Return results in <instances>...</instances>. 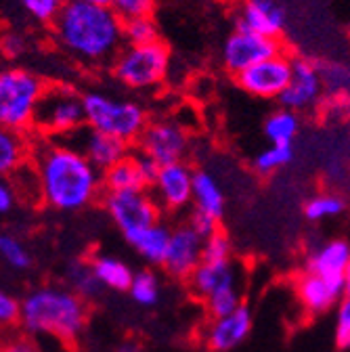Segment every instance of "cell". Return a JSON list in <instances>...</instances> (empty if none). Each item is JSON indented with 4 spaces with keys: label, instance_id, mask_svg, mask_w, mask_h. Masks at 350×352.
I'll return each instance as SVG.
<instances>
[{
    "label": "cell",
    "instance_id": "obj_1",
    "mask_svg": "<svg viewBox=\"0 0 350 352\" xmlns=\"http://www.w3.org/2000/svg\"><path fill=\"white\" fill-rule=\"evenodd\" d=\"M40 199L59 212H78L91 206L103 189L99 172L67 141L45 139L32 147Z\"/></svg>",
    "mask_w": 350,
    "mask_h": 352
},
{
    "label": "cell",
    "instance_id": "obj_2",
    "mask_svg": "<svg viewBox=\"0 0 350 352\" xmlns=\"http://www.w3.org/2000/svg\"><path fill=\"white\" fill-rule=\"evenodd\" d=\"M53 28L61 47L84 63H103L122 51L124 21L111 7L69 0Z\"/></svg>",
    "mask_w": 350,
    "mask_h": 352
},
{
    "label": "cell",
    "instance_id": "obj_3",
    "mask_svg": "<svg viewBox=\"0 0 350 352\" xmlns=\"http://www.w3.org/2000/svg\"><path fill=\"white\" fill-rule=\"evenodd\" d=\"M89 319V302L69 287L42 285L21 300V321L30 336H51L63 342L76 340Z\"/></svg>",
    "mask_w": 350,
    "mask_h": 352
},
{
    "label": "cell",
    "instance_id": "obj_4",
    "mask_svg": "<svg viewBox=\"0 0 350 352\" xmlns=\"http://www.w3.org/2000/svg\"><path fill=\"white\" fill-rule=\"evenodd\" d=\"M82 101L86 126L111 135L128 145L139 141L149 126L147 111L135 101L118 99L105 93H86Z\"/></svg>",
    "mask_w": 350,
    "mask_h": 352
},
{
    "label": "cell",
    "instance_id": "obj_5",
    "mask_svg": "<svg viewBox=\"0 0 350 352\" xmlns=\"http://www.w3.org/2000/svg\"><path fill=\"white\" fill-rule=\"evenodd\" d=\"M45 93L47 84L36 74L21 67L0 69V126L21 132L32 128Z\"/></svg>",
    "mask_w": 350,
    "mask_h": 352
},
{
    "label": "cell",
    "instance_id": "obj_6",
    "mask_svg": "<svg viewBox=\"0 0 350 352\" xmlns=\"http://www.w3.org/2000/svg\"><path fill=\"white\" fill-rule=\"evenodd\" d=\"M170 67V51L164 42L153 44H126L113 59V76L120 84L145 91L166 78Z\"/></svg>",
    "mask_w": 350,
    "mask_h": 352
},
{
    "label": "cell",
    "instance_id": "obj_7",
    "mask_svg": "<svg viewBox=\"0 0 350 352\" xmlns=\"http://www.w3.org/2000/svg\"><path fill=\"white\" fill-rule=\"evenodd\" d=\"M82 124H86L82 97L63 86L47 88L34 120V126L42 135L55 139L69 137L82 128Z\"/></svg>",
    "mask_w": 350,
    "mask_h": 352
},
{
    "label": "cell",
    "instance_id": "obj_8",
    "mask_svg": "<svg viewBox=\"0 0 350 352\" xmlns=\"http://www.w3.org/2000/svg\"><path fill=\"white\" fill-rule=\"evenodd\" d=\"M103 208L124 237L160 223L162 214L149 191H105Z\"/></svg>",
    "mask_w": 350,
    "mask_h": 352
},
{
    "label": "cell",
    "instance_id": "obj_9",
    "mask_svg": "<svg viewBox=\"0 0 350 352\" xmlns=\"http://www.w3.org/2000/svg\"><path fill=\"white\" fill-rule=\"evenodd\" d=\"M281 42L279 38H269V36H262L250 30H241L235 28L233 34L225 40L223 44V65L227 67V72L231 74H241L248 67L260 63V61H267L271 57L281 55Z\"/></svg>",
    "mask_w": 350,
    "mask_h": 352
},
{
    "label": "cell",
    "instance_id": "obj_10",
    "mask_svg": "<svg viewBox=\"0 0 350 352\" xmlns=\"http://www.w3.org/2000/svg\"><path fill=\"white\" fill-rule=\"evenodd\" d=\"M294 76V61L283 53L271 57L267 61H260L245 72L237 74L235 80L241 91L256 99H279L281 93L287 88Z\"/></svg>",
    "mask_w": 350,
    "mask_h": 352
},
{
    "label": "cell",
    "instance_id": "obj_11",
    "mask_svg": "<svg viewBox=\"0 0 350 352\" xmlns=\"http://www.w3.org/2000/svg\"><path fill=\"white\" fill-rule=\"evenodd\" d=\"M137 143H139V151L155 160L160 166L185 162V155L189 151L187 130L174 120L149 122V126L145 128Z\"/></svg>",
    "mask_w": 350,
    "mask_h": 352
},
{
    "label": "cell",
    "instance_id": "obj_12",
    "mask_svg": "<svg viewBox=\"0 0 350 352\" xmlns=\"http://www.w3.org/2000/svg\"><path fill=\"white\" fill-rule=\"evenodd\" d=\"M193 176L185 162H174L160 166L157 176L151 185V195L164 212H181L193 204Z\"/></svg>",
    "mask_w": 350,
    "mask_h": 352
},
{
    "label": "cell",
    "instance_id": "obj_13",
    "mask_svg": "<svg viewBox=\"0 0 350 352\" xmlns=\"http://www.w3.org/2000/svg\"><path fill=\"white\" fill-rule=\"evenodd\" d=\"M204 260V237H199L189 225H179L172 229L170 245L164 258L162 269L166 275L179 281H189L195 269Z\"/></svg>",
    "mask_w": 350,
    "mask_h": 352
},
{
    "label": "cell",
    "instance_id": "obj_14",
    "mask_svg": "<svg viewBox=\"0 0 350 352\" xmlns=\"http://www.w3.org/2000/svg\"><path fill=\"white\" fill-rule=\"evenodd\" d=\"M160 164L149 155L137 151L124 157L113 168L103 172V189L105 191H147L151 189Z\"/></svg>",
    "mask_w": 350,
    "mask_h": 352
},
{
    "label": "cell",
    "instance_id": "obj_15",
    "mask_svg": "<svg viewBox=\"0 0 350 352\" xmlns=\"http://www.w3.org/2000/svg\"><path fill=\"white\" fill-rule=\"evenodd\" d=\"M69 145H74L86 160H89L99 172H107L109 168H113L118 162H122L124 157L130 155V145L105 135V132L86 128V130H76L74 135L65 137Z\"/></svg>",
    "mask_w": 350,
    "mask_h": 352
},
{
    "label": "cell",
    "instance_id": "obj_16",
    "mask_svg": "<svg viewBox=\"0 0 350 352\" xmlns=\"http://www.w3.org/2000/svg\"><path fill=\"white\" fill-rule=\"evenodd\" d=\"M323 93V80L315 63L306 59H296L294 61V76L287 88L277 99L283 109H289L294 113L309 111L313 109Z\"/></svg>",
    "mask_w": 350,
    "mask_h": 352
},
{
    "label": "cell",
    "instance_id": "obj_17",
    "mask_svg": "<svg viewBox=\"0 0 350 352\" xmlns=\"http://www.w3.org/2000/svg\"><path fill=\"white\" fill-rule=\"evenodd\" d=\"M296 296L300 306L309 315L327 313L344 298V279L325 277L319 273L302 271L296 281Z\"/></svg>",
    "mask_w": 350,
    "mask_h": 352
},
{
    "label": "cell",
    "instance_id": "obj_18",
    "mask_svg": "<svg viewBox=\"0 0 350 352\" xmlns=\"http://www.w3.org/2000/svg\"><path fill=\"white\" fill-rule=\"evenodd\" d=\"M285 9L277 0H243L237 15V25L269 38H279L285 30Z\"/></svg>",
    "mask_w": 350,
    "mask_h": 352
},
{
    "label": "cell",
    "instance_id": "obj_19",
    "mask_svg": "<svg viewBox=\"0 0 350 352\" xmlns=\"http://www.w3.org/2000/svg\"><path fill=\"white\" fill-rule=\"evenodd\" d=\"M252 331V313L248 306H239L235 313L212 319L206 329V342L214 352H231L248 340Z\"/></svg>",
    "mask_w": 350,
    "mask_h": 352
},
{
    "label": "cell",
    "instance_id": "obj_20",
    "mask_svg": "<svg viewBox=\"0 0 350 352\" xmlns=\"http://www.w3.org/2000/svg\"><path fill=\"white\" fill-rule=\"evenodd\" d=\"M350 262V243L346 239H329L306 256L304 271L319 273L333 279H344V271Z\"/></svg>",
    "mask_w": 350,
    "mask_h": 352
},
{
    "label": "cell",
    "instance_id": "obj_21",
    "mask_svg": "<svg viewBox=\"0 0 350 352\" xmlns=\"http://www.w3.org/2000/svg\"><path fill=\"white\" fill-rule=\"evenodd\" d=\"M231 285H237V271H235L231 260H227V262H201L195 269V273L189 277L191 292L201 300H208L218 289H225Z\"/></svg>",
    "mask_w": 350,
    "mask_h": 352
},
{
    "label": "cell",
    "instance_id": "obj_22",
    "mask_svg": "<svg viewBox=\"0 0 350 352\" xmlns=\"http://www.w3.org/2000/svg\"><path fill=\"white\" fill-rule=\"evenodd\" d=\"M170 237H172V229L164 223H155L135 235L126 237V241L147 264L162 267L170 245Z\"/></svg>",
    "mask_w": 350,
    "mask_h": 352
},
{
    "label": "cell",
    "instance_id": "obj_23",
    "mask_svg": "<svg viewBox=\"0 0 350 352\" xmlns=\"http://www.w3.org/2000/svg\"><path fill=\"white\" fill-rule=\"evenodd\" d=\"M225 206H227V199H225L221 183H218L210 172L195 170V176H193V208L216 218V220H221L225 214Z\"/></svg>",
    "mask_w": 350,
    "mask_h": 352
},
{
    "label": "cell",
    "instance_id": "obj_24",
    "mask_svg": "<svg viewBox=\"0 0 350 352\" xmlns=\"http://www.w3.org/2000/svg\"><path fill=\"white\" fill-rule=\"evenodd\" d=\"M32 153V141L21 130H11L0 126V176H11L19 172Z\"/></svg>",
    "mask_w": 350,
    "mask_h": 352
},
{
    "label": "cell",
    "instance_id": "obj_25",
    "mask_svg": "<svg viewBox=\"0 0 350 352\" xmlns=\"http://www.w3.org/2000/svg\"><path fill=\"white\" fill-rule=\"evenodd\" d=\"M65 281H67V287L72 292H76L82 300L91 302V300H97L101 294H103V283L99 281L95 269H93V262L89 260H72L65 269Z\"/></svg>",
    "mask_w": 350,
    "mask_h": 352
},
{
    "label": "cell",
    "instance_id": "obj_26",
    "mask_svg": "<svg viewBox=\"0 0 350 352\" xmlns=\"http://www.w3.org/2000/svg\"><path fill=\"white\" fill-rule=\"evenodd\" d=\"M93 269L99 277V281L103 283L105 289H113V292H128L130 285H133L135 279V271L128 267V264L116 256H105L99 254L93 260Z\"/></svg>",
    "mask_w": 350,
    "mask_h": 352
},
{
    "label": "cell",
    "instance_id": "obj_27",
    "mask_svg": "<svg viewBox=\"0 0 350 352\" xmlns=\"http://www.w3.org/2000/svg\"><path fill=\"white\" fill-rule=\"evenodd\" d=\"M300 130V118L298 113L279 107L273 111L265 122V137L271 145H292Z\"/></svg>",
    "mask_w": 350,
    "mask_h": 352
},
{
    "label": "cell",
    "instance_id": "obj_28",
    "mask_svg": "<svg viewBox=\"0 0 350 352\" xmlns=\"http://www.w3.org/2000/svg\"><path fill=\"white\" fill-rule=\"evenodd\" d=\"M128 294H130V298H133L135 304H139L143 308L155 306L160 302V296H162V281L149 269L137 271L135 273V279H133V285H130V289H128Z\"/></svg>",
    "mask_w": 350,
    "mask_h": 352
},
{
    "label": "cell",
    "instance_id": "obj_29",
    "mask_svg": "<svg viewBox=\"0 0 350 352\" xmlns=\"http://www.w3.org/2000/svg\"><path fill=\"white\" fill-rule=\"evenodd\" d=\"M346 204L333 193H317L304 201V216L311 223H321L327 218H336L344 212Z\"/></svg>",
    "mask_w": 350,
    "mask_h": 352
},
{
    "label": "cell",
    "instance_id": "obj_30",
    "mask_svg": "<svg viewBox=\"0 0 350 352\" xmlns=\"http://www.w3.org/2000/svg\"><path fill=\"white\" fill-rule=\"evenodd\" d=\"M294 160V147L292 145H269L254 157V168L260 174H271L283 166H287Z\"/></svg>",
    "mask_w": 350,
    "mask_h": 352
},
{
    "label": "cell",
    "instance_id": "obj_31",
    "mask_svg": "<svg viewBox=\"0 0 350 352\" xmlns=\"http://www.w3.org/2000/svg\"><path fill=\"white\" fill-rule=\"evenodd\" d=\"M206 302V308L212 319H221L227 317L231 313H235L237 308L241 306V294L237 285L225 287V289H218L216 294H212Z\"/></svg>",
    "mask_w": 350,
    "mask_h": 352
},
{
    "label": "cell",
    "instance_id": "obj_32",
    "mask_svg": "<svg viewBox=\"0 0 350 352\" xmlns=\"http://www.w3.org/2000/svg\"><path fill=\"white\" fill-rule=\"evenodd\" d=\"M124 42L126 44H153L160 42V32L157 25L151 17H137L124 21Z\"/></svg>",
    "mask_w": 350,
    "mask_h": 352
},
{
    "label": "cell",
    "instance_id": "obj_33",
    "mask_svg": "<svg viewBox=\"0 0 350 352\" xmlns=\"http://www.w3.org/2000/svg\"><path fill=\"white\" fill-rule=\"evenodd\" d=\"M0 258L15 271H28L32 267V254L13 235H0Z\"/></svg>",
    "mask_w": 350,
    "mask_h": 352
},
{
    "label": "cell",
    "instance_id": "obj_34",
    "mask_svg": "<svg viewBox=\"0 0 350 352\" xmlns=\"http://www.w3.org/2000/svg\"><path fill=\"white\" fill-rule=\"evenodd\" d=\"M69 0H21V7L38 23H55Z\"/></svg>",
    "mask_w": 350,
    "mask_h": 352
},
{
    "label": "cell",
    "instance_id": "obj_35",
    "mask_svg": "<svg viewBox=\"0 0 350 352\" xmlns=\"http://www.w3.org/2000/svg\"><path fill=\"white\" fill-rule=\"evenodd\" d=\"M231 239L225 233H214L208 239H204V260L201 262H227L231 260Z\"/></svg>",
    "mask_w": 350,
    "mask_h": 352
},
{
    "label": "cell",
    "instance_id": "obj_36",
    "mask_svg": "<svg viewBox=\"0 0 350 352\" xmlns=\"http://www.w3.org/2000/svg\"><path fill=\"white\" fill-rule=\"evenodd\" d=\"M111 9L118 13L122 21L137 19V17H149L153 9V0H113Z\"/></svg>",
    "mask_w": 350,
    "mask_h": 352
},
{
    "label": "cell",
    "instance_id": "obj_37",
    "mask_svg": "<svg viewBox=\"0 0 350 352\" xmlns=\"http://www.w3.org/2000/svg\"><path fill=\"white\" fill-rule=\"evenodd\" d=\"M21 321V300L0 287V329L13 327Z\"/></svg>",
    "mask_w": 350,
    "mask_h": 352
},
{
    "label": "cell",
    "instance_id": "obj_38",
    "mask_svg": "<svg viewBox=\"0 0 350 352\" xmlns=\"http://www.w3.org/2000/svg\"><path fill=\"white\" fill-rule=\"evenodd\" d=\"M336 342L340 348H350V296H344L336 313Z\"/></svg>",
    "mask_w": 350,
    "mask_h": 352
},
{
    "label": "cell",
    "instance_id": "obj_39",
    "mask_svg": "<svg viewBox=\"0 0 350 352\" xmlns=\"http://www.w3.org/2000/svg\"><path fill=\"white\" fill-rule=\"evenodd\" d=\"M218 223H221V220H216V218H212V216H208V214H204V212H199L195 208H193V212H191V216L187 220V225L204 239L218 233Z\"/></svg>",
    "mask_w": 350,
    "mask_h": 352
},
{
    "label": "cell",
    "instance_id": "obj_40",
    "mask_svg": "<svg viewBox=\"0 0 350 352\" xmlns=\"http://www.w3.org/2000/svg\"><path fill=\"white\" fill-rule=\"evenodd\" d=\"M0 352H40V348L30 333H17L0 342Z\"/></svg>",
    "mask_w": 350,
    "mask_h": 352
},
{
    "label": "cell",
    "instance_id": "obj_41",
    "mask_svg": "<svg viewBox=\"0 0 350 352\" xmlns=\"http://www.w3.org/2000/svg\"><path fill=\"white\" fill-rule=\"evenodd\" d=\"M28 49V42L21 34H7L0 38V51H3L5 57L9 59H15V57H21Z\"/></svg>",
    "mask_w": 350,
    "mask_h": 352
},
{
    "label": "cell",
    "instance_id": "obj_42",
    "mask_svg": "<svg viewBox=\"0 0 350 352\" xmlns=\"http://www.w3.org/2000/svg\"><path fill=\"white\" fill-rule=\"evenodd\" d=\"M15 206V191L13 187L0 176V214H7L11 212Z\"/></svg>",
    "mask_w": 350,
    "mask_h": 352
},
{
    "label": "cell",
    "instance_id": "obj_43",
    "mask_svg": "<svg viewBox=\"0 0 350 352\" xmlns=\"http://www.w3.org/2000/svg\"><path fill=\"white\" fill-rule=\"evenodd\" d=\"M116 352H143V348L137 342H124Z\"/></svg>",
    "mask_w": 350,
    "mask_h": 352
},
{
    "label": "cell",
    "instance_id": "obj_44",
    "mask_svg": "<svg viewBox=\"0 0 350 352\" xmlns=\"http://www.w3.org/2000/svg\"><path fill=\"white\" fill-rule=\"evenodd\" d=\"M344 296H350V262L344 271Z\"/></svg>",
    "mask_w": 350,
    "mask_h": 352
},
{
    "label": "cell",
    "instance_id": "obj_45",
    "mask_svg": "<svg viewBox=\"0 0 350 352\" xmlns=\"http://www.w3.org/2000/svg\"><path fill=\"white\" fill-rule=\"evenodd\" d=\"M82 3L97 5V7H111V3H113V0H82Z\"/></svg>",
    "mask_w": 350,
    "mask_h": 352
}]
</instances>
